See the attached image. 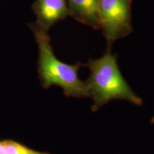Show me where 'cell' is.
<instances>
[{
	"label": "cell",
	"instance_id": "3957f363",
	"mask_svg": "<svg viewBox=\"0 0 154 154\" xmlns=\"http://www.w3.org/2000/svg\"><path fill=\"white\" fill-rule=\"evenodd\" d=\"M131 0H99L98 13L100 29L108 47L133 32Z\"/></svg>",
	"mask_w": 154,
	"mask_h": 154
},
{
	"label": "cell",
	"instance_id": "52a82bcc",
	"mask_svg": "<svg viewBox=\"0 0 154 154\" xmlns=\"http://www.w3.org/2000/svg\"><path fill=\"white\" fill-rule=\"evenodd\" d=\"M151 123L152 124H154V116L152 117V119H151Z\"/></svg>",
	"mask_w": 154,
	"mask_h": 154
},
{
	"label": "cell",
	"instance_id": "6da1fadb",
	"mask_svg": "<svg viewBox=\"0 0 154 154\" xmlns=\"http://www.w3.org/2000/svg\"><path fill=\"white\" fill-rule=\"evenodd\" d=\"M29 27L38 46V74L43 88L47 89L51 86H57L62 88L67 97H90L86 82L78 76L82 63L68 64L59 60L54 53L48 32L38 27L36 23L30 24Z\"/></svg>",
	"mask_w": 154,
	"mask_h": 154
},
{
	"label": "cell",
	"instance_id": "5b68a950",
	"mask_svg": "<svg viewBox=\"0 0 154 154\" xmlns=\"http://www.w3.org/2000/svg\"><path fill=\"white\" fill-rule=\"evenodd\" d=\"M99 0H67L70 17L94 29H100L98 13Z\"/></svg>",
	"mask_w": 154,
	"mask_h": 154
},
{
	"label": "cell",
	"instance_id": "8992f818",
	"mask_svg": "<svg viewBox=\"0 0 154 154\" xmlns=\"http://www.w3.org/2000/svg\"><path fill=\"white\" fill-rule=\"evenodd\" d=\"M0 154H51L30 149L13 140H0Z\"/></svg>",
	"mask_w": 154,
	"mask_h": 154
},
{
	"label": "cell",
	"instance_id": "7a4b0ae2",
	"mask_svg": "<svg viewBox=\"0 0 154 154\" xmlns=\"http://www.w3.org/2000/svg\"><path fill=\"white\" fill-rule=\"evenodd\" d=\"M85 66L90 70V76L85 82L90 97L94 101L92 111L101 108L113 100L127 101L141 106L143 101L131 89L124 78L117 63V57L108 47L104 54L99 59H89Z\"/></svg>",
	"mask_w": 154,
	"mask_h": 154
},
{
	"label": "cell",
	"instance_id": "277c9868",
	"mask_svg": "<svg viewBox=\"0 0 154 154\" xmlns=\"http://www.w3.org/2000/svg\"><path fill=\"white\" fill-rule=\"evenodd\" d=\"M36 24L48 32L56 23L70 17L67 0H36L32 5Z\"/></svg>",
	"mask_w": 154,
	"mask_h": 154
}]
</instances>
